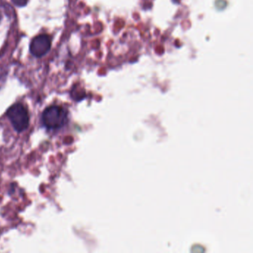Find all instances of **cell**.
I'll list each match as a JSON object with an SVG mask.
<instances>
[{"mask_svg": "<svg viewBox=\"0 0 253 253\" xmlns=\"http://www.w3.org/2000/svg\"><path fill=\"white\" fill-rule=\"evenodd\" d=\"M41 120L42 125L47 129L58 130L67 124L69 112L62 106H48L42 112Z\"/></svg>", "mask_w": 253, "mask_h": 253, "instance_id": "cell-1", "label": "cell"}, {"mask_svg": "<svg viewBox=\"0 0 253 253\" xmlns=\"http://www.w3.org/2000/svg\"><path fill=\"white\" fill-rule=\"evenodd\" d=\"M1 20H2V15L0 14V22H1Z\"/></svg>", "mask_w": 253, "mask_h": 253, "instance_id": "cell-5", "label": "cell"}, {"mask_svg": "<svg viewBox=\"0 0 253 253\" xmlns=\"http://www.w3.org/2000/svg\"><path fill=\"white\" fill-rule=\"evenodd\" d=\"M51 46V41L49 36L41 35L36 37L32 41L30 45V51L35 57H42L45 55Z\"/></svg>", "mask_w": 253, "mask_h": 253, "instance_id": "cell-3", "label": "cell"}, {"mask_svg": "<svg viewBox=\"0 0 253 253\" xmlns=\"http://www.w3.org/2000/svg\"><path fill=\"white\" fill-rule=\"evenodd\" d=\"M17 6L24 7L27 4L28 0H11Z\"/></svg>", "mask_w": 253, "mask_h": 253, "instance_id": "cell-4", "label": "cell"}, {"mask_svg": "<svg viewBox=\"0 0 253 253\" xmlns=\"http://www.w3.org/2000/svg\"><path fill=\"white\" fill-rule=\"evenodd\" d=\"M6 115L17 133L23 132L29 128L30 123L29 111L22 103H15L8 108Z\"/></svg>", "mask_w": 253, "mask_h": 253, "instance_id": "cell-2", "label": "cell"}]
</instances>
